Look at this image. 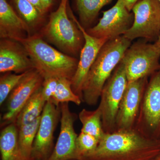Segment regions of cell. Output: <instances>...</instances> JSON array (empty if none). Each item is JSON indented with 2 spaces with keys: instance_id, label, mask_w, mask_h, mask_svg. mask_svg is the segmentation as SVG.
Instances as JSON below:
<instances>
[{
  "instance_id": "cell-1",
  "label": "cell",
  "mask_w": 160,
  "mask_h": 160,
  "mask_svg": "<svg viewBox=\"0 0 160 160\" xmlns=\"http://www.w3.org/2000/svg\"><path fill=\"white\" fill-rule=\"evenodd\" d=\"M160 152V139L145 137L135 129L105 133L83 160H152Z\"/></svg>"
},
{
  "instance_id": "cell-2",
  "label": "cell",
  "mask_w": 160,
  "mask_h": 160,
  "mask_svg": "<svg viewBox=\"0 0 160 160\" xmlns=\"http://www.w3.org/2000/svg\"><path fill=\"white\" fill-rule=\"evenodd\" d=\"M131 42L122 35L109 40L104 44L83 86L82 102L89 106L97 104L104 85L122 59Z\"/></svg>"
},
{
  "instance_id": "cell-3",
  "label": "cell",
  "mask_w": 160,
  "mask_h": 160,
  "mask_svg": "<svg viewBox=\"0 0 160 160\" xmlns=\"http://www.w3.org/2000/svg\"><path fill=\"white\" fill-rule=\"evenodd\" d=\"M16 41L25 47L34 69L44 78H66L71 80L77 69V59L54 49L39 35Z\"/></svg>"
},
{
  "instance_id": "cell-4",
  "label": "cell",
  "mask_w": 160,
  "mask_h": 160,
  "mask_svg": "<svg viewBox=\"0 0 160 160\" xmlns=\"http://www.w3.org/2000/svg\"><path fill=\"white\" fill-rule=\"evenodd\" d=\"M68 0H61L58 9L50 14L43 28L42 35L48 42L67 54L77 55L81 52L85 40L75 22L67 12Z\"/></svg>"
},
{
  "instance_id": "cell-5",
  "label": "cell",
  "mask_w": 160,
  "mask_h": 160,
  "mask_svg": "<svg viewBox=\"0 0 160 160\" xmlns=\"http://www.w3.org/2000/svg\"><path fill=\"white\" fill-rule=\"evenodd\" d=\"M128 82L125 65L121 60L104 85L98 108L102 113V123L105 133L116 131V120L120 103Z\"/></svg>"
},
{
  "instance_id": "cell-6",
  "label": "cell",
  "mask_w": 160,
  "mask_h": 160,
  "mask_svg": "<svg viewBox=\"0 0 160 160\" xmlns=\"http://www.w3.org/2000/svg\"><path fill=\"white\" fill-rule=\"evenodd\" d=\"M134 129L145 137L160 139V68L150 76Z\"/></svg>"
},
{
  "instance_id": "cell-7",
  "label": "cell",
  "mask_w": 160,
  "mask_h": 160,
  "mask_svg": "<svg viewBox=\"0 0 160 160\" xmlns=\"http://www.w3.org/2000/svg\"><path fill=\"white\" fill-rule=\"evenodd\" d=\"M148 41H137L126 50L122 61L128 82L150 77L160 68V48Z\"/></svg>"
},
{
  "instance_id": "cell-8",
  "label": "cell",
  "mask_w": 160,
  "mask_h": 160,
  "mask_svg": "<svg viewBox=\"0 0 160 160\" xmlns=\"http://www.w3.org/2000/svg\"><path fill=\"white\" fill-rule=\"evenodd\" d=\"M134 22L123 35L130 41L142 38L155 42L160 33V3L158 0H140L132 9Z\"/></svg>"
},
{
  "instance_id": "cell-9",
  "label": "cell",
  "mask_w": 160,
  "mask_h": 160,
  "mask_svg": "<svg viewBox=\"0 0 160 160\" xmlns=\"http://www.w3.org/2000/svg\"><path fill=\"white\" fill-rule=\"evenodd\" d=\"M133 22V13L127 9L122 0H118L111 9L103 12L97 25L86 30L92 36L110 40L123 35Z\"/></svg>"
},
{
  "instance_id": "cell-10",
  "label": "cell",
  "mask_w": 160,
  "mask_h": 160,
  "mask_svg": "<svg viewBox=\"0 0 160 160\" xmlns=\"http://www.w3.org/2000/svg\"><path fill=\"white\" fill-rule=\"evenodd\" d=\"M148 77L129 82L120 103L116 120V131L134 129Z\"/></svg>"
},
{
  "instance_id": "cell-11",
  "label": "cell",
  "mask_w": 160,
  "mask_h": 160,
  "mask_svg": "<svg viewBox=\"0 0 160 160\" xmlns=\"http://www.w3.org/2000/svg\"><path fill=\"white\" fill-rule=\"evenodd\" d=\"M69 14L70 18L75 22L82 32L85 40L84 46L80 52V59L78 61L77 69L71 80L72 91L80 97L82 101L83 86L88 73L100 50L109 40L92 36L87 32L86 29L83 28L72 12H70Z\"/></svg>"
},
{
  "instance_id": "cell-12",
  "label": "cell",
  "mask_w": 160,
  "mask_h": 160,
  "mask_svg": "<svg viewBox=\"0 0 160 160\" xmlns=\"http://www.w3.org/2000/svg\"><path fill=\"white\" fill-rule=\"evenodd\" d=\"M44 80L42 76L36 69L26 72L7 98V109L2 118L3 124L7 126L14 122L25 104L32 94L42 86Z\"/></svg>"
},
{
  "instance_id": "cell-13",
  "label": "cell",
  "mask_w": 160,
  "mask_h": 160,
  "mask_svg": "<svg viewBox=\"0 0 160 160\" xmlns=\"http://www.w3.org/2000/svg\"><path fill=\"white\" fill-rule=\"evenodd\" d=\"M60 116V106H56L51 101L47 102L41 115L32 148V156L36 160H46L50 155L53 133Z\"/></svg>"
},
{
  "instance_id": "cell-14",
  "label": "cell",
  "mask_w": 160,
  "mask_h": 160,
  "mask_svg": "<svg viewBox=\"0 0 160 160\" xmlns=\"http://www.w3.org/2000/svg\"><path fill=\"white\" fill-rule=\"evenodd\" d=\"M69 103L60 104L61 129L53 151L46 160L77 159L76 141L78 136L74 128L76 116L72 112Z\"/></svg>"
},
{
  "instance_id": "cell-15",
  "label": "cell",
  "mask_w": 160,
  "mask_h": 160,
  "mask_svg": "<svg viewBox=\"0 0 160 160\" xmlns=\"http://www.w3.org/2000/svg\"><path fill=\"white\" fill-rule=\"evenodd\" d=\"M34 69L24 46L18 41L2 38L0 41V72L24 73Z\"/></svg>"
},
{
  "instance_id": "cell-16",
  "label": "cell",
  "mask_w": 160,
  "mask_h": 160,
  "mask_svg": "<svg viewBox=\"0 0 160 160\" xmlns=\"http://www.w3.org/2000/svg\"><path fill=\"white\" fill-rule=\"evenodd\" d=\"M31 30L7 0H0V37L17 40L30 36Z\"/></svg>"
},
{
  "instance_id": "cell-17",
  "label": "cell",
  "mask_w": 160,
  "mask_h": 160,
  "mask_svg": "<svg viewBox=\"0 0 160 160\" xmlns=\"http://www.w3.org/2000/svg\"><path fill=\"white\" fill-rule=\"evenodd\" d=\"M18 129L14 123L6 126L0 135L1 160H36L27 158L20 149L18 140Z\"/></svg>"
},
{
  "instance_id": "cell-18",
  "label": "cell",
  "mask_w": 160,
  "mask_h": 160,
  "mask_svg": "<svg viewBox=\"0 0 160 160\" xmlns=\"http://www.w3.org/2000/svg\"><path fill=\"white\" fill-rule=\"evenodd\" d=\"M46 102L42 93V86L32 94L18 115L14 124L18 127L27 125L40 118Z\"/></svg>"
},
{
  "instance_id": "cell-19",
  "label": "cell",
  "mask_w": 160,
  "mask_h": 160,
  "mask_svg": "<svg viewBox=\"0 0 160 160\" xmlns=\"http://www.w3.org/2000/svg\"><path fill=\"white\" fill-rule=\"evenodd\" d=\"M112 0H76L80 24L84 29L89 27L101 9Z\"/></svg>"
},
{
  "instance_id": "cell-20",
  "label": "cell",
  "mask_w": 160,
  "mask_h": 160,
  "mask_svg": "<svg viewBox=\"0 0 160 160\" xmlns=\"http://www.w3.org/2000/svg\"><path fill=\"white\" fill-rule=\"evenodd\" d=\"M78 118L82 125L81 132L93 136L100 141L106 133L103 130L99 109L98 107L92 111L83 109L79 112Z\"/></svg>"
},
{
  "instance_id": "cell-21",
  "label": "cell",
  "mask_w": 160,
  "mask_h": 160,
  "mask_svg": "<svg viewBox=\"0 0 160 160\" xmlns=\"http://www.w3.org/2000/svg\"><path fill=\"white\" fill-rule=\"evenodd\" d=\"M41 117L31 123L18 127L19 146L26 157H32L33 143L39 126Z\"/></svg>"
},
{
  "instance_id": "cell-22",
  "label": "cell",
  "mask_w": 160,
  "mask_h": 160,
  "mask_svg": "<svg viewBox=\"0 0 160 160\" xmlns=\"http://www.w3.org/2000/svg\"><path fill=\"white\" fill-rule=\"evenodd\" d=\"M19 15L29 26L30 30L41 25L43 15L28 0H12Z\"/></svg>"
},
{
  "instance_id": "cell-23",
  "label": "cell",
  "mask_w": 160,
  "mask_h": 160,
  "mask_svg": "<svg viewBox=\"0 0 160 160\" xmlns=\"http://www.w3.org/2000/svg\"><path fill=\"white\" fill-rule=\"evenodd\" d=\"M50 101L57 106L70 102L79 106L82 102L80 97L72 91L71 80L66 78H58L57 88Z\"/></svg>"
},
{
  "instance_id": "cell-24",
  "label": "cell",
  "mask_w": 160,
  "mask_h": 160,
  "mask_svg": "<svg viewBox=\"0 0 160 160\" xmlns=\"http://www.w3.org/2000/svg\"><path fill=\"white\" fill-rule=\"evenodd\" d=\"M100 141L91 135L81 132L76 141V155L78 160H83L97 148Z\"/></svg>"
},
{
  "instance_id": "cell-25",
  "label": "cell",
  "mask_w": 160,
  "mask_h": 160,
  "mask_svg": "<svg viewBox=\"0 0 160 160\" xmlns=\"http://www.w3.org/2000/svg\"><path fill=\"white\" fill-rule=\"evenodd\" d=\"M26 72L21 74L5 72L0 78V105L9 97V95L15 88L20 81L24 76Z\"/></svg>"
},
{
  "instance_id": "cell-26",
  "label": "cell",
  "mask_w": 160,
  "mask_h": 160,
  "mask_svg": "<svg viewBox=\"0 0 160 160\" xmlns=\"http://www.w3.org/2000/svg\"><path fill=\"white\" fill-rule=\"evenodd\" d=\"M58 78H44L42 88L44 98L46 102L51 100L54 95L57 88Z\"/></svg>"
},
{
  "instance_id": "cell-27",
  "label": "cell",
  "mask_w": 160,
  "mask_h": 160,
  "mask_svg": "<svg viewBox=\"0 0 160 160\" xmlns=\"http://www.w3.org/2000/svg\"><path fill=\"white\" fill-rule=\"evenodd\" d=\"M28 1L37 9L41 14H42L43 15L45 14L46 12L44 10L42 3L41 0H28Z\"/></svg>"
},
{
  "instance_id": "cell-28",
  "label": "cell",
  "mask_w": 160,
  "mask_h": 160,
  "mask_svg": "<svg viewBox=\"0 0 160 160\" xmlns=\"http://www.w3.org/2000/svg\"><path fill=\"white\" fill-rule=\"evenodd\" d=\"M126 8L129 12L132 10V8L138 0H122Z\"/></svg>"
},
{
  "instance_id": "cell-29",
  "label": "cell",
  "mask_w": 160,
  "mask_h": 160,
  "mask_svg": "<svg viewBox=\"0 0 160 160\" xmlns=\"http://www.w3.org/2000/svg\"><path fill=\"white\" fill-rule=\"evenodd\" d=\"M45 12L48 11L53 4L54 0H41Z\"/></svg>"
},
{
  "instance_id": "cell-30",
  "label": "cell",
  "mask_w": 160,
  "mask_h": 160,
  "mask_svg": "<svg viewBox=\"0 0 160 160\" xmlns=\"http://www.w3.org/2000/svg\"><path fill=\"white\" fill-rule=\"evenodd\" d=\"M155 44L157 45L160 48V33L159 37L158 38V40L154 42Z\"/></svg>"
},
{
  "instance_id": "cell-31",
  "label": "cell",
  "mask_w": 160,
  "mask_h": 160,
  "mask_svg": "<svg viewBox=\"0 0 160 160\" xmlns=\"http://www.w3.org/2000/svg\"><path fill=\"white\" fill-rule=\"evenodd\" d=\"M152 160H160V152L155 158Z\"/></svg>"
},
{
  "instance_id": "cell-32",
  "label": "cell",
  "mask_w": 160,
  "mask_h": 160,
  "mask_svg": "<svg viewBox=\"0 0 160 160\" xmlns=\"http://www.w3.org/2000/svg\"><path fill=\"white\" fill-rule=\"evenodd\" d=\"M78 160V159H71V160Z\"/></svg>"
},
{
  "instance_id": "cell-33",
  "label": "cell",
  "mask_w": 160,
  "mask_h": 160,
  "mask_svg": "<svg viewBox=\"0 0 160 160\" xmlns=\"http://www.w3.org/2000/svg\"><path fill=\"white\" fill-rule=\"evenodd\" d=\"M158 2H159L160 3V0H158Z\"/></svg>"
},
{
  "instance_id": "cell-34",
  "label": "cell",
  "mask_w": 160,
  "mask_h": 160,
  "mask_svg": "<svg viewBox=\"0 0 160 160\" xmlns=\"http://www.w3.org/2000/svg\"><path fill=\"white\" fill-rule=\"evenodd\" d=\"M40 160L38 159V160Z\"/></svg>"
}]
</instances>
